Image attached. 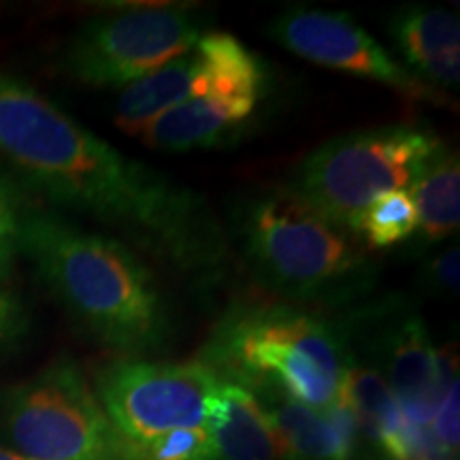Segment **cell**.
Returning a JSON list of instances; mask_svg holds the SVG:
<instances>
[{"label":"cell","instance_id":"6da1fadb","mask_svg":"<svg viewBox=\"0 0 460 460\" xmlns=\"http://www.w3.org/2000/svg\"><path fill=\"white\" fill-rule=\"evenodd\" d=\"M0 158L54 203L82 211L158 262L209 281L226 239L207 200L126 158L31 84L0 73Z\"/></svg>","mask_w":460,"mask_h":460},{"label":"cell","instance_id":"7a4b0ae2","mask_svg":"<svg viewBox=\"0 0 460 460\" xmlns=\"http://www.w3.org/2000/svg\"><path fill=\"white\" fill-rule=\"evenodd\" d=\"M17 250L92 337L124 358L156 354L175 335L154 273L124 241L54 214L20 217Z\"/></svg>","mask_w":460,"mask_h":460},{"label":"cell","instance_id":"3957f363","mask_svg":"<svg viewBox=\"0 0 460 460\" xmlns=\"http://www.w3.org/2000/svg\"><path fill=\"white\" fill-rule=\"evenodd\" d=\"M237 233L252 273L275 295L341 307L367 296L377 269L335 224L281 186L247 199Z\"/></svg>","mask_w":460,"mask_h":460},{"label":"cell","instance_id":"277c9868","mask_svg":"<svg viewBox=\"0 0 460 460\" xmlns=\"http://www.w3.org/2000/svg\"><path fill=\"white\" fill-rule=\"evenodd\" d=\"M205 354L207 365L222 367L224 377L271 384L315 411L339 405L343 373L354 362L337 324L286 305L228 314Z\"/></svg>","mask_w":460,"mask_h":460},{"label":"cell","instance_id":"5b68a950","mask_svg":"<svg viewBox=\"0 0 460 460\" xmlns=\"http://www.w3.org/2000/svg\"><path fill=\"white\" fill-rule=\"evenodd\" d=\"M444 149L418 124L345 132L303 158L286 190L309 209L354 234L360 211L393 190H410Z\"/></svg>","mask_w":460,"mask_h":460},{"label":"cell","instance_id":"8992f818","mask_svg":"<svg viewBox=\"0 0 460 460\" xmlns=\"http://www.w3.org/2000/svg\"><path fill=\"white\" fill-rule=\"evenodd\" d=\"M0 433L26 460H130L128 441L71 358L0 393Z\"/></svg>","mask_w":460,"mask_h":460},{"label":"cell","instance_id":"52a82bcc","mask_svg":"<svg viewBox=\"0 0 460 460\" xmlns=\"http://www.w3.org/2000/svg\"><path fill=\"white\" fill-rule=\"evenodd\" d=\"M200 39L194 9L132 7L94 17L68 45L66 71L96 88H128Z\"/></svg>","mask_w":460,"mask_h":460},{"label":"cell","instance_id":"ba28073f","mask_svg":"<svg viewBox=\"0 0 460 460\" xmlns=\"http://www.w3.org/2000/svg\"><path fill=\"white\" fill-rule=\"evenodd\" d=\"M217 371L205 360L115 358L96 371L94 394L130 444L175 429L205 427V405Z\"/></svg>","mask_w":460,"mask_h":460},{"label":"cell","instance_id":"9c48e42d","mask_svg":"<svg viewBox=\"0 0 460 460\" xmlns=\"http://www.w3.org/2000/svg\"><path fill=\"white\" fill-rule=\"evenodd\" d=\"M214 56V75L203 92L180 102L141 132L147 147L192 152L214 147L243 128L267 94L269 73L262 58L226 32L203 34Z\"/></svg>","mask_w":460,"mask_h":460},{"label":"cell","instance_id":"30bf717a","mask_svg":"<svg viewBox=\"0 0 460 460\" xmlns=\"http://www.w3.org/2000/svg\"><path fill=\"white\" fill-rule=\"evenodd\" d=\"M339 329L345 339L365 341L367 352L382 362L402 416L411 427L427 429L452 377L416 309L394 298L360 309Z\"/></svg>","mask_w":460,"mask_h":460},{"label":"cell","instance_id":"8fae6325","mask_svg":"<svg viewBox=\"0 0 460 460\" xmlns=\"http://www.w3.org/2000/svg\"><path fill=\"white\" fill-rule=\"evenodd\" d=\"M267 32L281 48L320 66L373 79L418 101H441L429 84L399 65L352 15L343 11L288 9L275 17Z\"/></svg>","mask_w":460,"mask_h":460},{"label":"cell","instance_id":"7c38bea8","mask_svg":"<svg viewBox=\"0 0 460 460\" xmlns=\"http://www.w3.org/2000/svg\"><path fill=\"white\" fill-rule=\"evenodd\" d=\"M205 429L220 460H290L292 454L256 394L217 373L205 405Z\"/></svg>","mask_w":460,"mask_h":460},{"label":"cell","instance_id":"4fadbf2b","mask_svg":"<svg viewBox=\"0 0 460 460\" xmlns=\"http://www.w3.org/2000/svg\"><path fill=\"white\" fill-rule=\"evenodd\" d=\"M243 386L261 401L292 456L303 460H352L358 427L352 411L341 402L326 411H315L292 401L271 384L254 382Z\"/></svg>","mask_w":460,"mask_h":460},{"label":"cell","instance_id":"5bb4252c","mask_svg":"<svg viewBox=\"0 0 460 460\" xmlns=\"http://www.w3.org/2000/svg\"><path fill=\"white\" fill-rule=\"evenodd\" d=\"M214 75V56L200 34L186 54L172 58L158 71L122 90L115 107V126L126 135H141L143 128L180 102L207 88Z\"/></svg>","mask_w":460,"mask_h":460},{"label":"cell","instance_id":"9a60e30c","mask_svg":"<svg viewBox=\"0 0 460 460\" xmlns=\"http://www.w3.org/2000/svg\"><path fill=\"white\" fill-rule=\"evenodd\" d=\"M390 34L407 71L439 85L460 82V24L452 11L411 4L396 11Z\"/></svg>","mask_w":460,"mask_h":460},{"label":"cell","instance_id":"2e32d148","mask_svg":"<svg viewBox=\"0 0 460 460\" xmlns=\"http://www.w3.org/2000/svg\"><path fill=\"white\" fill-rule=\"evenodd\" d=\"M339 402L352 411L356 427L365 430L390 460H413L411 424L377 371L352 362L343 373Z\"/></svg>","mask_w":460,"mask_h":460},{"label":"cell","instance_id":"e0dca14e","mask_svg":"<svg viewBox=\"0 0 460 460\" xmlns=\"http://www.w3.org/2000/svg\"><path fill=\"white\" fill-rule=\"evenodd\" d=\"M418 211L420 239L427 243L452 237L460 222V163L458 154L441 149L429 169L410 190Z\"/></svg>","mask_w":460,"mask_h":460},{"label":"cell","instance_id":"ac0fdd59","mask_svg":"<svg viewBox=\"0 0 460 460\" xmlns=\"http://www.w3.org/2000/svg\"><path fill=\"white\" fill-rule=\"evenodd\" d=\"M418 230L416 205L405 190H393L373 199L356 220L354 234L367 245L386 250L413 237Z\"/></svg>","mask_w":460,"mask_h":460},{"label":"cell","instance_id":"d6986e66","mask_svg":"<svg viewBox=\"0 0 460 460\" xmlns=\"http://www.w3.org/2000/svg\"><path fill=\"white\" fill-rule=\"evenodd\" d=\"M130 460H220L205 427L175 429L152 439L128 441Z\"/></svg>","mask_w":460,"mask_h":460},{"label":"cell","instance_id":"ffe728a7","mask_svg":"<svg viewBox=\"0 0 460 460\" xmlns=\"http://www.w3.org/2000/svg\"><path fill=\"white\" fill-rule=\"evenodd\" d=\"M430 427H433L437 450L444 456H452L458 452V379H454L447 386Z\"/></svg>","mask_w":460,"mask_h":460},{"label":"cell","instance_id":"44dd1931","mask_svg":"<svg viewBox=\"0 0 460 460\" xmlns=\"http://www.w3.org/2000/svg\"><path fill=\"white\" fill-rule=\"evenodd\" d=\"M458 245L441 252L424 264L422 286L433 295H458Z\"/></svg>","mask_w":460,"mask_h":460},{"label":"cell","instance_id":"7402d4cb","mask_svg":"<svg viewBox=\"0 0 460 460\" xmlns=\"http://www.w3.org/2000/svg\"><path fill=\"white\" fill-rule=\"evenodd\" d=\"M20 237V214L7 181L0 175V278L7 273V267L17 252Z\"/></svg>","mask_w":460,"mask_h":460},{"label":"cell","instance_id":"603a6c76","mask_svg":"<svg viewBox=\"0 0 460 460\" xmlns=\"http://www.w3.org/2000/svg\"><path fill=\"white\" fill-rule=\"evenodd\" d=\"M26 329V315L13 295L0 288V343L13 341Z\"/></svg>","mask_w":460,"mask_h":460},{"label":"cell","instance_id":"cb8c5ba5","mask_svg":"<svg viewBox=\"0 0 460 460\" xmlns=\"http://www.w3.org/2000/svg\"><path fill=\"white\" fill-rule=\"evenodd\" d=\"M0 460H26V458L20 456V454H13V452L3 450V447H0Z\"/></svg>","mask_w":460,"mask_h":460}]
</instances>
